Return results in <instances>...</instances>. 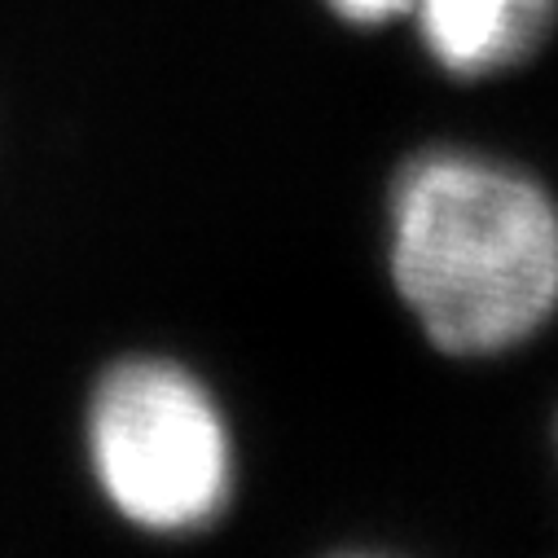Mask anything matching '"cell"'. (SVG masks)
<instances>
[{
    "instance_id": "obj_1",
    "label": "cell",
    "mask_w": 558,
    "mask_h": 558,
    "mask_svg": "<svg viewBox=\"0 0 558 558\" xmlns=\"http://www.w3.org/2000/svg\"><path fill=\"white\" fill-rule=\"evenodd\" d=\"M391 282L440 352H510L558 313V203L488 155H417L391 185Z\"/></svg>"
},
{
    "instance_id": "obj_2",
    "label": "cell",
    "mask_w": 558,
    "mask_h": 558,
    "mask_svg": "<svg viewBox=\"0 0 558 558\" xmlns=\"http://www.w3.org/2000/svg\"><path fill=\"white\" fill-rule=\"evenodd\" d=\"M80 449L93 497L142 536H198L233 506L229 417L216 391L168 352H119L93 374Z\"/></svg>"
},
{
    "instance_id": "obj_3",
    "label": "cell",
    "mask_w": 558,
    "mask_h": 558,
    "mask_svg": "<svg viewBox=\"0 0 558 558\" xmlns=\"http://www.w3.org/2000/svg\"><path fill=\"white\" fill-rule=\"evenodd\" d=\"M417 32L449 75H497L554 32L558 0H413Z\"/></svg>"
},
{
    "instance_id": "obj_4",
    "label": "cell",
    "mask_w": 558,
    "mask_h": 558,
    "mask_svg": "<svg viewBox=\"0 0 558 558\" xmlns=\"http://www.w3.org/2000/svg\"><path fill=\"white\" fill-rule=\"evenodd\" d=\"M326 5L352 27H383L400 14H409L413 0H326Z\"/></svg>"
}]
</instances>
